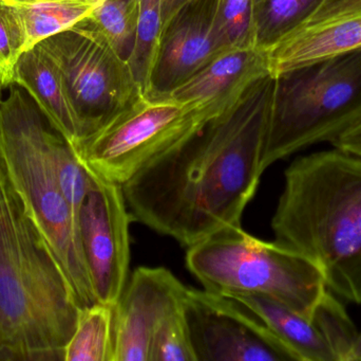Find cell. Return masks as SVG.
<instances>
[{"label": "cell", "instance_id": "cell-21", "mask_svg": "<svg viewBox=\"0 0 361 361\" xmlns=\"http://www.w3.org/2000/svg\"><path fill=\"white\" fill-rule=\"evenodd\" d=\"M312 322L334 353L336 361H353L358 332L343 305L330 290L324 292Z\"/></svg>", "mask_w": 361, "mask_h": 361}, {"label": "cell", "instance_id": "cell-7", "mask_svg": "<svg viewBox=\"0 0 361 361\" xmlns=\"http://www.w3.org/2000/svg\"><path fill=\"white\" fill-rule=\"evenodd\" d=\"M231 105L141 95L73 150L87 171L123 186L146 163Z\"/></svg>", "mask_w": 361, "mask_h": 361}, {"label": "cell", "instance_id": "cell-6", "mask_svg": "<svg viewBox=\"0 0 361 361\" xmlns=\"http://www.w3.org/2000/svg\"><path fill=\"white\" fill-rule=\"evenodd\" d=\"M275 78L261 167L322 142L361 121V50L322 59Z\"/></svg>", "mask_w": 361, "mask_h": 361}, {"label": "cell", "instance_id": "cell-14", "mask_svg": "<svg viewBox=\"0 0 361 361\" xmlns=\"http://www.w3.org/2000/svg\"><path fill=\"white\" fill-rule=\"evenodd\" d=\"M361 50V8L343 16L299 29L267 53L271 76L290 70Z\"/></svg>", "mask_w": 361, "mask_h": 361}, {"label": "cell", "instance_id": "cell-22", "mask_svg": "<svg viewBox=\"0 0 361 361\" xmlns=\"http://www.w3.org/2000/svg\"><path fill=\"white\" fill-rule=\"evenodd\" d=\"M140 6L141 0H103L90 16L125 61L135 45Z\"/></svg>", "mask_w": 361, "mask_h": 361}, {"label": "cell", "instance_id": "cell-23", "mask_svg": "<svg viewBox=\"0 0 361 361\" xmlns=\"http://www.w3.org/2000/svg\"><path fill=\"white\" fill-rule=\"evenodd\" d=\"M216 25L226 50L255 47L252 0H216Z\"/></svg>", "mask_w": 361, "mask_h": 361}, {"label": "cell", "instance_id": "cell-12", "mask_svg": "<svg viewBox=\"0 0 361 361\" xmlns=\"http://www.w3.org/2000/svg\"><path fill=\"white\" fill-rule=\"evenodd\" d=\"M216 0H184L169 15L147 95L169 93L227 51L216 30Z\"/></svg>", "mask_w": 361, "mask_h": 361}, {"label": "cell", "instance_id": "cell-16", "mask_svg": "<svg viewBox=\"0 0 361 361\" xmlns=\"http://www.w3.org/2000/svg\"><path fill=\"white\" fill-rule=\"evenodd\" d=\"M252 309L300 361H336L334 353L311 320L264 297L233 298Z\"/></svg>", "mask_w": 361, "mask_h": 361}, {"label": "cell", "instance_id": "cell-8", "mask_svg": "<svg viewBox=\"0 0 361 361\" xmlns=\"http://www.w3.org/2000/svg\"><path fill=\"white\" fill-rule=\"evenodd\" d=\"M39 45L63 76L80 119V141L144 95L127 61L90 17Z\"/></svg>", "mask_w": 361, "mask_h": 361}, {"label": "cell", "instance_id": "cell-11", "mask_svg": "<svg viewBox=\"0 0 361 361\" xmlns=\"http://www.w3.org/2000/svg\"><path fill=\"white\" fill-rule=\"evenodd\" d=\"M186 290L164 267L135 269L114 305V361H152L154 335L182 311Z\"/></svg>", "mask_w": 361, "mask_h": 361}, {"label": "cell", "instance_id": "cell-27", "mask_svg": "<svg viewBox=\"0 0 361 361\" xmlns=\"http://www.w3.org/2000/svg\"><path fill=\"white\" fill-rule=\"evenodd\" d=\"M333 148L361 158V121L332 142Z\"/></svg>", "mask_w": 361, "mask_h": 361}, {"label": "cell", "instance_id": "cell-28", "mask_svg": "<svg viewBox=\"0 0 361 361\" xmlns=\"http://www.w3.org/2000/svg\"><path fill=\"white\" fill-rule=\"evenodd\" d=\"M182 0H163V13H164V21L171 13L175 10L176 6L180 4Z\"/></svg>", "mask_w": 361, "mask_h": 361}, {"label": "cell", "instance_id": "cell-4", "mask_svg": "<svg viewBox=\"0 0 361 361\" xmlns=\"http://www.w3.org/2000/svg\"><path fill=\"white\" fill-rule=\"evenodd\" d=\"M0 102V159L27 215L65 273L80 307L97 303L78 218L63 195L47 144L48 120L29 93L11 84Z\"/></svg>", "mask_w": 361, "mask_h": 361}, {"label": "cell", "instance_id": "cell-29", "mask_svg": "<svg viewBox=\"0 0 361 361\" xmlns=\"http://www.w3.org/2000/svg\"><path fill=\"white\" fill-rule=\"evenodd\" d=\"M353 361H361V331L360 335H358L355 349H354Z\"/></svg>", "mask_w": 361, "mask_h": 361}, {"label": "cell", "instance_id": "cell-13", "mask_svg": "<svg viewBox=\"0 0 361 361\" xmlns=\"http://www.w3.org/2000/svg\"><path fill=\"white\" fill-rule=\"evenodd\" d=\"M269 74L267 53L260 49H231L212 59L164 97L183 102L235 103L262 76Z\"/></svg>", "mask_w": 361, "mask_h": 361}, {"label": "cell", "instance_id": "cell-10", "mask_svg": "<svg viewBox=\"0 0 361 361\" xmlns=\"http://www.w3.org/2000/svg\"><path fill=\"white\" fill-rule=\"evenodd\" d=\"M89 174L78 213L80 243L97 302L116 305L128 278L133 218L122 186Z\"/></svg>", "mask_w": 361, "mask_h": 361}, {"label": "cell", "instance_id": "cell-19", "mask_svg": "<svg viewBox=\"0 0 361 361\" xmlns=\"http://www.w3.org/2000/svg\"><path fill=\"white\" fill-rule=\"evenodd\" d=\"M114 309L97 302L80 309L63 361H114Z\"/></svg>", "mask_w": 361, "mask_h": 361}, {"label": "cell", "instance_id": "cell-18", "mask_svg": "<svg viewBox=\"0 0 361 361\" xmlns=\"http://www.w3.org/2000/svg\"><path fill=\"white\" fill-rule=\"evenodd\" d=\"M326 0H252L254 44L267 51L307 25Z\"/></svg>", "mask_w": 361, "mask_h": 361}, {"label": "cell", "instance_id": "cell-15", "mask_svg": "<svg viewBox=\"0 0 361 361\" xmlns=\"http://www.w3.org/2000/svg\"><path fill=\"white\" fill-rule=\"evenodd\" d=\"M37 104L51 124L75 148L82 127L59 68L39 44L25 51L15 68L14 82Z\"/></svg>", "mask_w": 361, "mask_h": 361}, {"label": "cell", "instance_id": "cell-2", "mask_svg": "<svg viewBox=\"0 0 361 361\" xmlns=\"http://www.w3.org/2000/svg\"><path fill=\"white\" fill-rule=\"evenodd\" d=\"M80 309L0 159V361H63Z\"/></svg>", "mask_w": 361, "mask_h": 361}, {"label": "cell", "instance_id": "cell-25", "mask_svg": "<svg viewBox=\"0 0 361 361\" xmlns=\"http://www.w3.org/2000/svg\"><path fill=\"white\" fill-rule=\"evenodd\" d=\"M152 361H197L182 311L159 328L152 343Z\"/></svg>", "mask_w": 361, "mask_h": 361}, {"label": "cell", "instance_id": "cell-26", "mask_svg": "<svg viewBox=\"0 0 361 361\" xmlns=\"http://www.w3.org/2000/svg\"><path fill=\"white\" fill-rule=\"evenodd\" d=\"M361 0H326L305 27L317 25L348 13L360 10ZM303 28V27H302Z\"/></svg>", "mask_w": 361, "mask_h": 361}, {"label": "cell", "instance_id": "cell-5", "mask_svg": "<svg viewBox=\"0 0 361 361\" xmlns=\"http://www.w3.org/2000/svg\"><path fill=\"white\" fill-rule=\"evenodd\" d=\"M186 266L204 290L231 298L264 297L311 321L328 290L322 271L307 256L257 239L242 227L188 247Z\"/></svg>", "mask_w": 361, "mask_h": 361}, {"label": "cell", "instance_id": "cell-17", "mask_svg": "<svg viewBox=\"0 0 361 361\" xmlns=\"http://www.w3.org/2000/svg\"><path fill=\"white\" fill-rule=\"evenodd\" d=\"M16 8L27 51L88 18L103 0H4Z\"/></svg>", "mask_w": 361, "mask_h": 361}, {"label": "cell", "instance_id": "cell-20", "mask_svg": "<svg viewBox=\"0 0 361 361\" xmlns=\"http://www.w3.org/2000/svg\"><path fill=\"white\" fill-rule=\"evenodd\" d=\"M164 28L163 0H141L139 23L133 52L128 63L142 93L147 95L152 88Z\"/></svg>", "mask_w": 361, "mask_h": 361}, {"label": "cell", "instance_id": "cell-30", "mask_svg": "<svg viewBox=\"0 0 361 361\" xmlns=\"http://www.w3.org/2000/svg\"><path fill=\"white\" fill-rule=\"evenodd\" d=\"M2 93H4V89H2V87L0 86V102H1L2 97H4Z\"/></svg>", "mask_w": 361, "mask_h": 361}, {"label": "cell", "instance_id": "cell-1", "mask_svg": "<svg viewBox=\"0 0 361 361\" xmlns=\"http://www.w3.org/2000/svg\"><path fill=\"white\" fill-rule=\"evenodd\" d=\"M275 78L254 83L205 126L146 163L123 192L131 218L190 247L242 214L261 176Z\"/></svg>", "mask_w": 361, "mask_h": 361}, {"label": "cell", "instance_id": "cell-24", "mask_svg": "<svg viewBox=\"0 0 361 361\" xmlns=\"http://www.w3.org/2000/svg\"><path fill=\"white\" fill-rule=\"evenodd\" d=\"M25 51L20 17L12 4L0 0V86L4 90L14 82L15 68Z\"/></svg>", "mask_w": 361, "mask_h": 361}, {"label": "cell", "instance_id": "cell-9", "mask_svg": "<svg viewBox=\"0 0 361 361\" xmlns=\"http://www.w3.org/2000/svg\"><path fill=\"white\" fill-rule=\"evenodd\" d=\"M184 317L197 361H300L237 299L187 288Z\"/></svg>", "mask_w": 361, "mask_h": 361}, {"label": "cell", "instance_id": "cell-3", "mask_svg": "<svg viewBox=\"0 0 361 361\" xmlns=\"http://www.w3.org/2000/svg\"><path fill=\"white\" fill-rule=\"evenodd\" d=\"M271 229L276 243L317 265L330 292L361 305L360 157L334 148L293 161Z\"/></svg>", "mask_w": 361, "mask_h": 361}]
</instances>
